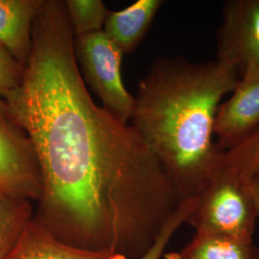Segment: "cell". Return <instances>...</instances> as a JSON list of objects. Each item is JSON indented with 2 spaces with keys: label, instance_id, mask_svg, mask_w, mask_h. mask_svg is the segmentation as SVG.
<instances>
[{
  "label": "cell",
  "instance_id": "5b68a950",
  "mask_svg": "<svg viewBox=\"0 0 259 259\" xmlns=\"http://www.w3.org/2000/svg\"><path fill=\"white\" fill-rule=\"evenodd\" d=\"M216 59L240 75L259 72V0H228L216 30Z\"/></svg>",
  "mask_w": 259,
  "mask_h": 259
},
{
  "label": "cell",
  "instance_id": "8fae6325",
  "mask_svg": "<svg viewBox=\"0 0 259 259\" xmlns=\"http://www.w3.org/2000/svg\"><path fill=\"white\" fill-rule=\"evenodd\" d=\"M164 259H259V249L252 241L221 234L195 232L184 248L165 252Z\"/></svg>",
  "mask_w": 259,
  "mask_h": 259
},
{
  "label": "cell",
  "instance_id": "6da1fadb",
  "mask_svg": "<svg viewBox=\"0 0 259 259\" xmlns=\"http://www.w3.org/2000/svg\"><path fill=\"white\" fill-rule=\"evenodd\" d=\"M5 105L37 155L33 220L77 248L141 257L182 202L135 129L93 101L64 1L46 0L39 11L22 81Z\"/></svg>",
  "mask_w": 259,
  "mask_h": 259
},
{
  "label": "cell",
  "instance_id": "4fadbf2b",
  "mask_svg": "<svg viewBox=\"0 0 259 259\" xmlns=\"http://www.w3.org/2000/svg\"><path fill=\"white\" fill-rule=\"evenodd\" d=\"M64 3L74 37L103 31L111 13L101 0H65Z\"/></svg>",
  "mask_w": 259,
  "mask_h": 259
},
{
  "label": "cell",
  "instance_id": "2e32d148",
  "mask_svg": "<svg viewBox=\"0 0 259 259\" xmlns=\"http://www.w3.org/2000/svg\"><path fill=\"white\" fill-rule=\"evenodd\" d=\"M24 69V65L0 46V119L7 116L5 97L20 84Z\"/></svg>",
  "mask_w": 259,
  "mask_h": 259
},
{
  "label": "cell",
  "instance_id": "30bf717a",
  "mask_svg": "<svg viewBox=\"0 0 259 259\" xmlns=\"http://www.w3.org/2000/svg\"><path fill=\"white\" fill-rule=\"evenodd\" d=\"M162 5V0H139L128 8L111 12L103 31L123 54L132 53L147 35Z\"/></svg>",
  "mask_w": 259,
  "mask_h": 259
},
{
  "label": "cell",
  "instance_id": "7a4b0ae2",
  "mask_svg": "<svg viewBox=\"0 0 259 259\" xmlns=\"http://www.w3.org/2000/svg\"><path fill=\"white\" fill-rule=\"evenodd\" d=\"M217 59H156L139 83L130 125L157 157L181 202L193 199L216 169L221 151L214 124L223 98L240 79Z\"/></svg>",
  "mask_w": 259,
  "mask_h": 259
},
{
  "label": "cell",
  "instance_id": "8992f818",
  "mask_svg": "<svg viewBox=\"0 0 259 259\" xmlns=\"http://www.w3.org/2000/svg\"><path fill=\"white\" fill-rule=\"evenodd\" d=\"M41 178L26 133L6 116L0 119V197L37 202Z\"/></svg>",
  "mask_w": 259,
  "mask_h": 259
},
{
  "label": "cell",
  "instance_id": "277c9868",
  "mask_svg": "<svg viewBox=\"0 0 259 259\" xmlns=\"http://www.w3.org/2000/svg\"><path fill=\"white\" fill-rule=\"evenodd\" d=\"M74 54L80 72L102 101L103 107L125 124L133 117L136 98L122 80L123 53L104 31L74 37Z\"/></svg>",
  "mask_w": 259,
  "mask_h": 259
},
{
  "label": "cell",
  "instance_id": "e0dca14e",
  "mask_svg": "<svg viewBox=\"0 0 259 259\" xmlns=\"http://www.w3.org/2000/svg\"><path fill=\"white\" fill-rule=\"evenodd\" d=\"M250 183H251V190H252V194H253V199H254L256 210H257V216L259 217V170L252 175L250 179Z\"/></svg>",
  "mask_w": 259,
  "mask_h": 259
},
{
  "label": "cell",
  "instance_id": "ba28073f",
  "mask_svg": "<svg viewBox=\"0 0 259 259\" xmlns=\"http://www.w3.org/2000/svg\"><path fill=\"white\" fill-rule=\"evenodd\" d=\"M6 259L127 258L111 250H83L65 244L32 218Z\"/></svg>",
  "mask_w": 259,
  "mask_h": 259
},
{
  "label": "cell",
  "instance_id": "52a82bcc",
  "mask_svg": "<svg viewBox=\"0 0 259 259\" xmlns=\"http://www.w3.org/2000/svg\"><path fill=\"white\" fill-rule=\"evenodd\" d=\"M230 94L220 104L214 124L215 143L221 152L238 145L259 129V72H243Z\"/></svg>",
  "mask_w": 259,
  "mask_h": 259
},
{
  "label": "cell",
  "instance_id": "7c38bea8",
  "mask_svg": "<svg viewBox=\"0 0 259 259\" xmlns=\"http://www.w3.org/2000/svg\"><path fill=\"white\" fill-rule=\"evenodd\" d=\"M34 215L30 201L0 197V259H6Z\"/></svg>",
  "mask_w": 259,
  "mask_h": 259
},
{
  "label": "cell",
  "instance_id": "9c48e42d",
  "mask_svg": "<svg viewBox=\"0 0 259 259\" xmlns=\"http://www.w3.org/2000/svg\"><path fill=\"white\" fill-rule=\"evenodd\" d=\"M46 0H0V46L26 65L34 21Z\"/></svg>",
  "mask_w": 259,
  "mask_h": 259
},
{
  "label": "cell",
  "instance_id": "3957f363",
  "mask_svg": "<svg viewBox=\"0 0 259 259\" xmlns=\"http://www.w3.org/2000/svg\"><path fill=\"white\" fill-rule=\"evenodd\" d=\"M193 199L194 208L186 224L195 232L252 241L258 216L250 179L216 167Z\"/></svg>",
  "mask_w": 259,
  "mask_h": 259
},
{
  "label": "cell",
  "instance_id": "5bb4252c",
  "mask_svg": "<svg viewBox=\"0 0 259 259\" xmlns=\"http://www.w3.org/2000/svg\"><path fill=\"white\" fill-rule=\"evenodd\" d=\"M216 167L251 179L259 170V129L238 145L221 152Z\"/></svg>",
  "mask_w": 259,
  "mask_h": 259
},
{
  "label": "cell",
  "instance_id": "9a60e30c",
  "mask_svg": "<svg viewBox=\"0 0 259 259\" xmlns=\"http://www.w3.org/2000/svg\"><path fill=\"white\" fill-rule=\"evenodd\" d=\"M195 200L190 199L179 205L173 216L169 219L162 231L157 236V240L141 257L139 259H161L163 257L167 246L177 231L184 225L194 208Z\"/></svg>",
  "mask_w": 259,
  "mask_h": 259
}]
</instances>
